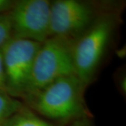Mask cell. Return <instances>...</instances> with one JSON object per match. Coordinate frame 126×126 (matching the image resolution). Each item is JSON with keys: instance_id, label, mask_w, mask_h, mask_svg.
<instances>
[{"instance_id": "obj_1", "label": "cell", "mask_w": 126, "mask_h": 126, "mask_svg": "<svg viewBox=\"0 0 126 126\" xmlns=\"http://www.w3.org/2000/svg\"><path fill=\"white\" fill-rule=\"evenodd\" d=\"M118 20L117 13H100L73 44L74 73L86 87L94 79L117 27Z\"/></svg>"}, {"instance_id": "obj_2", "label": "cell", "mask_w": 126, "mask_h": 126, "mask_svg": "<svg viewBox=\"0 0 126 126\" xmlns=\"http://www.w3.org/2000/svg\"><path fill=\"white\" fill-rule=\"evenodd\" d=\"M84 86L75 74L57 79L25 102L39 114L55 120L86 117Z\"/></svg>"}, {"instance_id": "obj_3", "label": "cell", "mask_w": 126, "mask_h": 126, "mask_svg": "<svg viewBox=\"0 0 126 126\" xmlns=\"http://www.w3.org/2000/svg\"><path fill=\"white\" fill-rule=\"evenodd\" d=\"M74 41L51 36L36 53L31 77L23 100L25 102L60 78L75 74L72 58Z\"/></svg>"}, {"instance_id": "obj_4", "label": "cell", "mask_w": 126, "mask_h": 126, "mask_svg": "<svg viewBox=\"0 0 126 126\" xmlns=\"http://www.w3.org/2000/svg\"><path fill=\"white\" fill-rule=\"evenodd\" d=\"M42 43L11 38L1 47L7 94L23 99L31 77L36 53Z\"/></svg>"}, {"instance_id": "obj_5", "label": "cell", "mask_w": 126, "mask_h": 126, "mask_svg": "<svg viewBox=\"0 0 126 126\" xmlns=\"http://www.w3.org/2000/svg\"><path fill=\"white\" fill-rule=\"evenodd\" d=\"M50 4L48 0L15 1L9 11L11 38L39 43L50 38Z\"/></svg>"}, {"instance_id": "obj_6", "label": "cell", "mask_w": 126, "mask_h": 126, "mask_svg": "<svg viewBox=\"0 0 126 126\" xmlns=\"http://www.w3.org/2000/svg\"><path fill=\"white\" fill-rule=\"evenodd\" d=\"M100 13L90 3L56 0L50 4V37L74 41L92 25Z\"/></svg>"}, {"instance_id": "obj_7", "label": "cell", "mask_w": 126, "mask_h": 126, "mask_svg": "<svg viewBox=\"0 0 126 126\" xmlns=\"http://www.w3.org/2000/svg\"><path fill=\"white\" fill-rule=\"evenodd\" d=\"M1 126H55L24 106L9 117Z\"/></svg>"}, {"instance_id": "obj_8", "label": "cell", "mask_w": 126, "mask_h": 126, "mask_svg": "<svg viewBox=\"0 0 126 126\" xmlns=\"http://www.w3.org/2000/svg\"><path fill=\"white\" fill-rule=\"evenodd\" d=\"M24 106L19 99L0 92V126Z\"/></svg>"}, {"instance_id": "obj_9", "label": "cell", "mask_w": 126, "mask_h": 126, "mask_svg": "<svg viewBox=\"0 0 126 126\" xmlns=\"http://www.w3.org/2000/svg\"><path fill=\"white\" fill-rule=\"evenodd\" d=\"M11 38V23L9 12L0 14V48Z\"/></svg>"}, {"instance_id": "obj_10", "label": "cell", "mask_w": 126, "mask_h": 126, "mask_svg": "<svg viewBox=\"0 0 126 126\" xmlns=\"http://www.w3.org/2000/svg\"><path fill=\"white\" fill-rule=\"evenodd\" d=\"M0 92L7 94L6 89V75H5L4 66L2 56L1 48H0Z\"/></svg>"}, {"instance_id": "obj_11", "label": "cell", "mask_w": 126, "mask_h": 126, "mask_svg": "<svg viewBox=\"0 0 126 126\" xmlns=\"http://www.w3.org/2000/svg\"><path fill=\"white\" fill-rule=\"evenodd\" d=\"M15 1L12 0H0V14L8 13L11 9Z\"/></svg>"}, {"instance_id": "obj_12", "label": "cell", "mask_w": 126, "mask_h": 126, "mask_svg": "<svg viewBox=\"0 0 126 126\" xmlns=\"http://www.w3.org/2000/svg\"><path fill=\"white\" fill-rule=\"evenodd\" d=\"M70 126H91L90 122L88 120L87 117L81 118L75 120L73 122L72 125Z\"/></svg>"}]
</instances>
